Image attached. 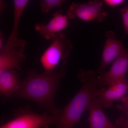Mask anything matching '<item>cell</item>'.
<instances>
[{
    "mask_svg": "<svg viewBox=\"0 0 128 128\" xmlns=\"http://www.w3.org/2000/svg\"><path fill=\"white\" fill-rule=\"evenodd\" d=\"M29 2L28 0H14V20L11 33L6 42L0 50L2 53L8 51L12 48L24 46L26 45V41L18 37V30L19 23L21 17L25 8Z\"/></svg>",
    "mask_w": 128,
    "mask_h": 128,
    "instance_id": "8",
    "label": "cell"
},
{
    "mask_svg": "<svg viewBox=\"0 0 128 128\" xmlns=\"http://www.w3.org/2000/svg\"><path fill=\"white\" fill-rule=\"evenodd\" d=\"M68 17L62 14V10L57 12L47 24L36 23L34 26L36 31L44 39L51 40L56 34L60 32L68 25Z\"/></svg>",
    "mask_w": 128,
    "mask_h": 128,
    "instance_id": "10",
    "label": "cell"
},
{
    "mask_svg": "<svg viewBox=\"0 0 128 128\" xmlns=\"http://www.w3.org/2000/svg\"><path fill=\"white\" fill-rule=\"evenodd\" d=\"M105 4L110 7H114L119 6L125 2L124 0H105L104 1Z\"/></svg>",
    "mask_w": 128,
    "mask_h": 128,
    "instance_id": "17",
    "label": "cell"
},
{
    "mask_svg": "<svg viewBox=\"0 0 128 128\" xmlns=\"http://www.w3.org/2000/svg\"><path fill=\"white\" fill-rule=\"evenodd\" d=\"M97 74L81 69L78 77L82 83L79 91L64 107L60 109L56 128H72L78 123L92 100L97 96Z\"/></svg>",
    "mask_w": 128,
    "mask_h": 128,
    "instance_id": "2",
    "label": "cell"
},
{
    "mask_svg": "<svg viewBox=\"0 0 128 128\" xmlns=\"http://www.w3.org/2000/svg\"><path fill=\"white\" fill-rule=\"evenodd\" d=\"M106 38L104 47L102 59L98 68L96 72L101 76L105 73V69L111 63H113L125 49L122 42L115 38L114 32L108 31L105 33Z\"/></svg>",
    "mask_w": 128,
    "mask_h": 128,
    "instance_id": "7",
    "label": "cell"
},
{
    "mask_svg": "<svg viewBox=\"0 0 128 128\" xmlns=\"http://www.w3.org/2000/svg\"><path fill=\"white\" fill-rule=\"evenodd\" d=\"M103 2L98 0L89 1L87 3L73 2L67 11L69 19L76 17L85 22L96 20L99 22L104 21L107 16V12L103 8Z\"/></svg>",
    "mask_w": 128,
    "mask_h": 128,
    "instance_id": "4",
    "label": "cell"
},
{
    "mask_svg": "<svg viewBox=\"0 0 128 128\" xmlns=\"http://www.w3.org/2000/svg\"><path fill=\"white\" fill-rule=\"evenodd\" d=\"M3 39H4V38L2 36V34L1 32L0 36V50L2 48V46H3L2 44Z\"/></svg>",
    "mask_w": 128,
    "mask_h": 128,
    "instance_id": "20",
    "label": "cell"
},
{
    "mask_svg": "<svg viewBox=\"0 0 128 128\" xmlns=\"http://www.w3.org/2000/svg\"><path fill=\"white\" fill-rule=\"evenodd\" d=\"M58 118V114L50 116L46 113L39 114L27 112L2 124L0 128H40L56 125Z\"/></svg>",
    "mask_w": 128,
    "mask_h": 128,
    "instance_id": "5",
    "label": "cell"
},
{
    "mask_svg": "<svg viewBox=\"0 0 128 128\" xmlns=\"http://www.w3.org/2000/svg\"><path fill=\"white\" fill-rule=\"evenodd\" d=\"M102 108L97 96L89 104L87 108L89 112L88 120L90 128H118L104 113Z\"/></svg>",
    "mask_w": 128,
    "mask_h": 128,
    "instance_id": "11",
    "label": "cell"
},
{
    "mask_svg": "<svg viewBox=\"0 0 128 128\" xmlns=\"http://www.w3.org/2000/svg\"><path fill=\"white\" fill-rule=\"evenodd\" d=\"M67 64L66 59L56 72L39 73L30 70L17 90L3 100L15 98L28 99L36 102L42 110L53 114H58L60 108L56 106L54 99L60 82L66 74Z\"/></svg>",
    "mask_w": 128,
    "mask_h": 128,
    "instance_id": "1",
    "label": "cell"
},
{
    "mask_svg": "<svg viewBox=\"0 0 128 128\" xmlns=\"http://www.w3.org/2000/svg\"><path fill=\"white\" fill-rule=\"evenodd\" d=\"M128 82L126 78L108 86L107 88L98 89V98L102 107H111L116 101L121 100L127 96Z\"/></svg>",
    "mask_w": 128,
    "mask_h": 128,
    "instance_id": "9",
    "label": "cell"
},
{
    "mask_svg": "<svg viewBox=\"0 0 128 128\" xmlns=\"http://www.w3.org/2000/svg\"><path fill=\"white\" fill-rule=\"evenodd\" d=\"M25 47L12 48L0 54V70H10L14 69L20 70V64L25 60Z\"/></svg>",
    "mask_w": 128,
    "mask_h": 128,
    "instance_id": "12",
    "label": "cell"
},
{
    "mask_svg": "<svg viewBox=\"0 0 128 128\" xmlns=\"http://www.w3.org/2000/svg\"><path fill=\"white\" fill-rule=\"evenodd\" d=\"M116 125L118 128H128V123L122 122L118 119Z\"/></svg>",
    "mask_w": 128,
    "mask_h": 128,
    "instance_id": "18",
    "label": "cell"
},
{
    "mask_svg": "<svg viewBox=\"0 0 128 128\" xmlns=\"http://www.w3.org/2000/svg\"><path fill=\"white\" fill-rule=\"evenodd\" d=\"M20 83L19 75L14 70H0V92L3 98L16 91Z\"/></svg>",
    "mask_w": 128,
    "mask_h": 128,
    "instance_id": "13",
    "label": "cell"
},
{
    "mask_svg": "<svg viewBox=\"0 0 128 128\" xmlns=\"http://www.w3.org/2000/svg\"><path fill=\"white\" fill-rule=\"evenodd\" d=\"M122 103L117 105L116 108L121 111L122 116L128 118V96L124 98L121 100Z\"/></svg>",
    "mask_w": 128,
    "mask_h": 128,
    "instance_id": "16",
    "label": "cell"
},
{
    "mask_svg": "<svg viewBox=\"0 0 128 128\" xmlns=\"http://www.w3.org/2000/svg\"><path fill=\"white\" fill-rule=\"evenodd\" d=\"M51 40L40 58L44 72H53L60 60L68 57L73 48L71 41L61 32L55 34Z\"/></svg>",
    "mask_w": 128,
    "mask_h": 128,
    "instance_id": "3",
    "label": "cell"
},
{
    "mask_svg": "<svg viewBox=\"0 0 128 128\" xmlns=\"http://www.w3.org/2000/svg\"><path fill=\"white\" fill-rule=\"evenodd\" d=\"M65 2L64 0H41L40 1L41 12L44 14L48 13L53 8L60 7Z\"/></svg>",
    "mask_w": 128,
    "mask_h": 128,
    "instance_id": "14",
    "label": "cell"
},
{
    "mask_svg": "<svg viewBox=\"0 0 128 128\" xmlns=\"http://www.w3.org/2000/svg\"><path fill=\"white\" fill-rule=\"evenodd\" d=\"M128 68V48H125L116 59L113 62L109 70L98 76L97 80V87L110 86L126 78Z\"/></svg>",
    "mask_w": 128,
    "mask_h": 128,
    "instance_id": "6",
    "label": "cell"
},
{
    "mask_svg": "<svg viewBox=\"0 0 128 128\" xmlns=\"http://www.w3.org/2000/svg\"><path fill=\"white\" fill-rule=\"evenodd\" d=\"M118 120L122 121V122H125L128 123V118H125V117H124L122 116H120L118 118Z\"/></svg>",
    "mask_w": 128,
    "mask_h": 128,
    "instance_id": "19",
    "label": "cell"
},
{
    "mask_svg": "<svg viewBox=\"0 0 128 128\" xmlns=\"http://www.w3.org/2000/svg\"><path fill=\"white\" fill-rule=\"evenodd\" d=\"M121 13L125 35L128 34V6L122 8L120 9Z\"/></svg>",
    "mask_w": 128,
    "mask_h": 128,
    "instance_id": "15",
    "label": "cell"
}]
</instances>
